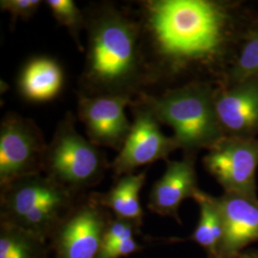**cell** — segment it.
<instances>
[{
    "mask_svg": "<svg viewBox=\"0 0 258 258\" xmlns=\"http://www.w3.org/2000/svg\"><path fill=\"white\" fill-rule=\"evenodd\" d=\"M40 0H1L0 8L11 15L13 21L31 19L41 5Z\"/></svg>",
    "mask_w": 258,
    "mask_h": 258,
    "instance_id": "cell-20",
    "label": "cell"
},
{
    "mask_svg": "<svg viewBox=\"0 0 258 258\" xmlns=\"http://www.w3.org/2000/svg\"><path fill=\"white\" fill-rule=\"evenodd\" d=\"M207 172L221 185L224 194L257 202L258 138L224 137L204 156Z\"/></svg>",
    "mask_w": 258,
    "mask_h": 258,
    "instance_id": "cell-7",
    "label": "cell"
},
{
    "mask_svg": "<svg viewBox=\"0 0 258 258\" xmlns=\"http://www.w3.org/2000/svg\"><path fill=\"white\" fill-rule=\"evenodd\" d=\"M56 22L68 29L80 49V32L86 25V17L72 0H48L45 2Z\"/></svg>",
    "mask_w": 258,
    "mask_h": 258,
    "instance_id": "cell-19",
    "label": "cell"
},
{
    "mask_svg": "<svg viewBox=\"0 0 258 258\" xmlns=\"http://www.w3.org/2000/svg\"><path fill=\"white\" fill-rule=\"evenodd\" d=\"M258 78V17L245 30L223 81L218 84L236 83L246 79Z\"/></svg>",
    "mask_w": 258,
    "mask_h": 258,
    "instance_id": "cell-18",
    "label": "cell"
},
{
    "mask_svg": "<svg viewBox=\"0 0 258 258\" xmlns=\"http://www.w3.org/2000/svg\"><path fill=\"white\" fill-rule=\"evenodd\" d=\"M47 145L34 120L7 114L0 125V185L40 174Z\"/></svg>",
    "mask_w": 258,
    "mask_h": 258,
    "instance_id": "cell-6",
    "label": "cell"
},
{
    "mask_svg": "<svg viewBox=\"0 0 258 258\" xmlns=\"http://www.w3.org/2000/svg\"><path fill=\"white\" fill-rule=\"evenodd\" d=\"M196 156L184 155L179 161L167 160L164 174L158 179L148 195L150 212L167 216L181 224L179 209L186 199L199 191L195 169Z\"/></svg>",
    "mask_w": 258,
    "mask_h": 258,
    "instance_id": "cell-12",
    "label": "cell"
},
{
    "mask_svg": "<svg viewBox=\"0 0 258 258\" xmlns=\"http://www.w3.org/2000/svg\"><path fill=\"white\" fill-rule=\"evenodd\" d=\"M194 200L199 206L200 215L188 239L206 250L207 258H217L224 236V222L217 197L199 189Z\"/></svg>",
    "mask_w": 258,
    "mask_h": 258,
    "instance_id": "cell-16",
    "label": "cell"
},
{
    "mask_svg": "<svg viewBox=\"0 0 258 258\" xmlns=\"http://www.w3.org/2000/svg\"><path fill=\"white\" fill-rule=\"evenodd\" d=\"M0 258H51L50 247L42 237L1 223Z\"/></svg>",
    "mask_w": 258,
    "mask_h": 258,
    "instance_id": "cell-17",
    "label": "cell"
},
{
    "mask_svg": "<svg viewBox=\"0 0 258 258\" xmlns=\"http://www.w3.org/2000/svg\"><path fill=\"white\" fill-rule=\"evenodd\" d=\"M110 220L106 210L88 198L76 203L51 235V258H97Z\"/></svg>",
    "mask_w": 258,
    "mask_h": 258,
    "instance_id": "cell-9",
    "label": "cell"
},
{
    "mask_svg": "<svg viewBox=\"0 0 258 258\" xmlns=\"http://www.w3.org/2000/svg\"><path fill=\"white\" fill-rule=\"evenodd\" d=\"M85 27L87 51L82 83L88 96L143 93L148 73L138 21L111 5H102L89 13Z\"/></svg>",
    "mask_w": 258,
    "mask_h": 258,
    "instance_id": "cell-2",
    "label": "cell"
},
{
    "mask_svg": "<svg viewBox=\"0 0 258 258\" xmlns=\"http://www.w3.org/2000/svg\"><path fill=\"white\" fill-rule=\"evenodd\" d=\"M62 85L63 72L60 65L48 56L30 59L19 76V92L30 102L53 100L60 92Z\"/></svg>",
    "mask_w": 258,
    "mask_h": 258,
    "instance_id": "cell-15",
    "label": "cell"
},
{
    "mask_svg": "<svg viewBox=\"0 0 258 258\" xmlns=\"http://www.w3.org/2000/svg\"><path fill=\"white\" fill-rule=\"evenodd\" d=\"M109 167L105 154L79 133L68 114L47 146L44 175L76 196L100 184Z\"/></svg>",
    "mask_w": 258,
    "mask_h": 258,
    "instance_id": "cell-5",
    "label": "cell"
},
{
    "mask_svg": "<svg viewBox=\"0 0 258 258\" xmlns=\"http://www.w3.org/2000/svg\"><path fill=\"white\" fill-rule=\"evenodd\" d=\"M148 83H221L255 16L240 1L148 0L141 3Z\"/></svg>",
    "mask_w": 258,
    "mask_h": 258,
    "instance_id": "cell-1",
    "label": "cell"
},
{
    "mask_svg": "<svg viewBox=\"0 0 258 258\" xmlns=\"http://www.w3.org/2000/svg\"><path fill=\"white\" fill-rule=\"evenodd\" d=\"M217 200L224 222V236L217 258H233L249 244L258 242V203L227 194Z\"/></svg>",
    "mask_w": 258,
    "mask_h": 258,
    "instance_id": "cell-13",
    "label": "cell"
},
{
    "mask_svg": "<svg viewBox=\"0 0 258 258\" xmlns=\"http://www.w3.org/2000/svg\"><path fill=\"white\" fill-rule=\"evenodd\" d=\"M0 202L1 223L46 240L76 205L73 194L41 173L2 186Z\"/></svg>",
    "mask_w": 258,
    "mask_h": 258,
    "instance_id": "cell-4",
    "label": "cell"
},
{
    "mask_svg": "<svg viewBox=\"0 0 258 258\" xmlns=\"http://www.w3.org/2000/svg\"><path fill=\"white\" fill-rule=\"evenodd\" d=\"M213 102L224 137L258 138V78L215 84Z\"/></svg>",
    "mask_w": 258,
    "mask_h": 258,
    "instance_id": "cell-11",
    "label": "cell"
},
{
    "mask_svg": "<svg viewBox=\"0 0 258 258\" xmlns=\"http://www.w3.org/2000/svg\"><path fill=\"white\" fill-rule=\"evenodd\" d=\"M214 87L210 82H190L156 96L141 93L137 102L173 130L172 137L184 155L196 156L224 138L214 109Z\"/></svg>",
    "mask_w": 258,
    "mask_h": 258,
    "instance_id": "cell-3",
    "label": "cell"
},
{
    "mask_svg": "<svg viewBox=\"0 0 258 258\" xmlns=\"http://www.w3.org/2000/svg\"><path fill=\"white\" fill-rule=\"evenodd\" d=\"M142 249L143 247L139 244L136 237H132L111 244L109 246L102 247L97 258L126 257L133 253L138 252Z\"/></svg>",
    "mask_w": 258,
    "mask_h": 258,
    "instance_id": "cell-21",
    "label": "cell"
},
{
    "mask_svg": "<svg viewBox=\"0 0 258 258\" xmlns=\"http://www.w3.org/2000/svg\"><path fill=\"white\" fill-rule=\"evenodd\" d=\"M147 170L119 177L106 192H92L88 198L93 203L114 213L115 217L143 226L144 211L140 202V192L147 180Z\"/></svg>",
    "mask_w": 258,
    "mask_h": 258,
    "instance_id": "cell-14",
    "label": "cell"
},
{
    "mask_svg": "<svg viewBox=\"0 0 258 258\" xmlns=\"http://www.w3.org/2000/svg\"><path fill=\"white\" fill-rule=\"evenodd\" d=\"M233 258H258V250H244Z\"/></svg>",
    "mask_w": 258,
    "mask_h": 258,
    "instance_id": "cell-22",
    "label": "cell"
},
{
    "mask_svg": "<svg viewBox=\"0 0 258 258\" xmlns=\"http://www.w3.org/2000/svg\"><path fill=\"white\" fill-rule=\"evenodd\" d=\"M132 103L129 95L81 94L78 114L88 140L99 148L120 151L132 126L125 114L126 106Z\"/></svg>",
    "mask_w": 258,
    "mask_h": 258,
    "instance_id": "cell-10",
    "label": "cell"
},
{
    "mask_svg": "<svg viewBox=\"0 0 258 258\" xmlns=\"http://www.w3.org/2000/svg\"><path fill=\"white\" fill-rule=\"evenodd\" d=\"M131 105L134 116L131 130L109 167L117 177L134 173L139 167L160 160L167 161L179 149L173 137L162 132L159 120L148 107L137 101Z\"/></svg>",
    "mask_w": 258,
    "mask_h": 258,
    "instance_id": "cell-8",
    "label": "cell"
}]
</instances>
